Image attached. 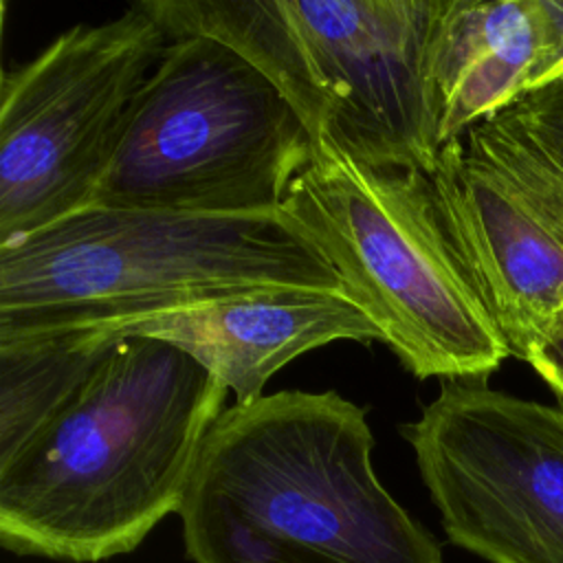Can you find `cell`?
Returning a JSON list of instances; mask_svg holds the SVG:
<instances>
[{
  "instance_id": "1",
  "label": "cell",
  "mask_w": 563,
  "mask_h": 563,
  "mask_svg": "<svg viewBox=\"0 0 563 563\" xmlns=\"http://www.w3.org/2000/svg\"><path fill=\"white\" fill-rule=\"evenodd\" d=\"M227 394L172 343H110L70 398L0 460L2 548L64 563L136 550L178 515Z\"/></svg>"
},
{
  "instance_id": "2",
  "label": "cell",
  "mask_w": 563,
  "mask_h": 563,
  "mask_svg": "<svg viewBox=\"0 0 563 563\" xmlns=\"http://www.w3.org/2000/svg\"><path fill=\"white\" fill-rule=\"evenodd\" d=\"M367 409L328 391L227 407L180 504L194 563H444L380 484Z\"/></svg>"
},
{
  "instance_id": "3",
  "label": "cell",
  "mask_w": 563,
  "mask_h": 563,
  "mask_svg": "<svg viewBox=\"0 0 563 563\" xmlns=\"http://www.w3.org/2000/svg\"><path fill=\"white\" fill-rule=\"evenodd\" d=\"M284 290L350 295L323 251L284 211L86 207L0 244V339Z\"/></svg>"
},
{
  "instance_id": "4",
  "label": "cell",
  "mask_w": 563,
  "mask_h": 563,
  "mask_svg": "<svg viewBox=\"0 0 563 563\" xmlns=\"http://www.w3.org/2000/svg\"><path fill=\"white\" fill-rule=\"evenodd\" d=\"M282 211L416 378L488 380L510 356L438 211L431 174L314 147Z\"/></svg>"
},
{
  "instance_id": "5",
  "label": "cell",
  "mask_w": 563,
  "mask_h": 563,
  "mask_svg": "<svg viewBox=\"0 0 563 563\" xmlns=\"http://www.w3.org/2000/svg\"><path fill=\"white\" fill-rule=\"evenodd\" d=\"M286 95L209 35L169 40L88 207L277 213L312 156Z\"/></svg>"
},
{
  "instance_id": "6",
  "label": "cell",
  "mask_w": 563,
  "mask_h": 563,
  "mask_svg": "<svg viewBox=\"0 0 563 563\" xmlns=\"http://www.w3.org/2000/svg\"><path fill=\"white\" fill-rule=\"evenodd\" d=\"M431 180L462 266L526 361L563 312V81L446 143Z\"/></svg>"
},
{
  "instance_id": "7",
  "label": "cell",
  "mask_w": 563,
  "mask_h": 563,
  "mask_svg": "<svg viewBox=\"0 0 563 563\" xmlns=\"http://www.w3.org/2000/svg\"><path fill=\"white\" fill-rule=\"evenodd\" d=\"M169 35L139 4L59 33L0 81V244L90 205Z\"/></svg>"
},
{
  "instance_id": "8",
  "label": "cell",
  "mask_w": 563,
  "mask_h": 563,
  "mask_svg": "<svg viewBox=\"0 0 563 563\" xmlns=\"http://www.w3.org/2000/svg\"><path fill=\"white\" fill-rule=\"evenodd\" d=\"M400 433L453 545L490 563H563V407L442 380Z\"/></svg>"
},
{
  "instance_id": "9",
  "label": "cell",
  "mask_w": 563,
  "mask_h": 563,
  "mask_svg": "<svg viewBox=\"0 0 563 563\" xmlns=\"http://www.w3.org/2000/svg\"><path fill=\"white\" fill-rule=\"evenodd\" d=\"M328 106L317 147L433 174L429 46L440 0H279ZM314 150V147H312Z\"/></svg>"
},
{
  "instance_id": "10",
  "label": "cell",
  "mask_w": 563,
  "mask_h": 563,
  "mask_svg": "<svg viewBox=\"0 0 563 563\" xmlns=\"http://www.w3.org/2000/svg\"><path fill=\"white\" fill-rule=\"evenodd\" d=\"M66 332L90 345L130 336L172 343L207 367L233 394L235 405L264 396L266 383L306 352L334 341L383 343L376 323L350 295L319 290L231 297Z\"/></svg>"
},
{
  "instance_id": "11",
  "label": "cell",
  "mask_w": 563,
  "mask_h": 563,
  "mask_svg": "<svg viewBox=\"0 0 563 563\" xmlns=\"http://www.w3.org/2000/svg\"><path fill=\"white\" fill-rule=\"evenodd\" d=\"M539 51V0H440L429 46L440 150L528 95Z\"/></svg>"
},
{
  "instance_id": "12",
  "label": "cell",
  "mask_w": 563,
  "mask_h": 563,
  "mask_svg": "<svg viewBox=\"0 0 563 563\" xmlns=\"http://www.w3.org/2000/svg\"><path fill=\"white\" fill-rule=\"evenodd\" d=\"M174 37L209 35L249 59L292 103L319 145L328 130V106L312 79L303 48L279 0H139Z\"/></svg>"
},
{
  "instance_id": "13",
  "label": "cell",
  "mask_w": 563,
  "mask_h": 563,
  "mask_svg": "<svg viewBox=\"0 0 563 563\" xmlns=\"http://www.w3.org/2000/svg\"><path fill=\"white\" fill-rule=\"evenodd\" d=\"M108 347L90 345L75 332L0 339V460L70 398Z\"/></svg>"
},
{
  "instance_id": "14",
  "label": "cell",
  "mask_w": 563,
  "mask_h": 563,
  "mask_svg": "<svg viewBox=\"0 0 563 563\" xmlns=\"http://www.w3.org/2000/svg\"><path fill=\"white\" fill-rule=\"evenodd\" d=\"M541 51L530 75V90L563 81V0H539Z\"/></svg>"
},
{
  "instance_id": "15",
  "label": "cell",
  "mask_w": 563,
  "mask_h": 563,
  "mask_svg": "<svg viewBox=\"0 0 563 563\" xmlns=\"http://www.w3.org/2000/svg\"><path fill=\"white\" fill-rule=\"evenodd\" d=\"M526 363L563 400V312L530 347Z\"/></svg>"
}]
</instances>
